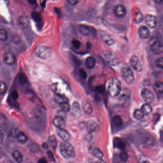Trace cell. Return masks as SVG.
Wrapping results in <instances>:
<instances>
[{
  "label": "cell",
  "instance_id": "cell-10",
  "mask_svg": "<svg viewBox=\"0 0 163 163\" xmlns=\"http://www.w3.org/2000/svg\"><path fill=\"white\" fill-rule=\"evenodd\" d=\"M133 21L137 24L141 23L143 20V16L141 12L138 8L134 9L132 12Z\"/></svg>",
  "mask_w": 163,
  "mask_h": 163
},
{
  "label": "cell",
  "instance_id": "cell-46",
  "mask_svg": "<svg viewBox=\"0 0 163 163\" xmlns=\"http://www.w3.org/2000/svg\"><path fill=\"white\" fill-rule=\"evenodd\" d=\"M38 163H48V162L44 158H41L38 161Z\"/></svg>",
  "mask_w": 163,
  "mask_h": 163
},
{
  "label": "cell",
  "instance_id": "cell-43",
  "mask_svg": "<svg viewBox=\"0 0 163 163\" xmlns=\"http://www.w3.org/2000/svg\"><path fill=\"white\" fill-rule=\"evenodd\" d=\"M79 72H80V75L81 76V77L83 79H85L87 78V73L86 72V71H85L82 68H81L79 70Z\"/></svg>",
  "mask_w": 163,
  "mask_h": 163
},
{
  "label": "cell",
  "instance_id": "cell-22",
  "mask_svg": "<svg viewBox=\"0 0 163 163\" xmlns=\"http://www.w3.org/2000/svg\"><path fill=\"white\" fill-rule=\"evenodd\" d=\"M86 67L89 69L94 68L96 65V60L92 57H89L87 58L85 61Z\"/></svg>",
  "mask_w": 163,
  "mask_h": 163
},
{
  "label": "cell",
  "instance_id": "cell-13",
  "mask_svg": "<svg viewBox=\"0 0 163 163\" xmlns=\"http://www.w3.org/2000/svg\"><path fill=\"white\" fill-rule=\"evenodd\" d=\"M138 35L142 39H147L150 35V31L148 28L145 26H141L138 29Z\"/></svg>",
  "mask_w": 163,
  "mask_h": 163
},
{
  "label": "cell",
  "instance_id": "cell-38",
  "mask_svg": "<svg viewBox=\"0 0 163 163\" xmlns=\"http://www.w3.org/2000/svg\"><path fill=\"white\" fill-rule=\"evenodd\" d=\"M72 109L74 113H79L80 112V107L79 103L77 102H74L72 105Z\"/></svg>",
  "mask_w": 163,
  "mask_h": 163
},
{
  "label": "cell",
  "instance_id": "cell-47",
  "mask_svg": "<svg viewBox=\"0 0 163 163\" xmlns=\"http://www.w3.org/2000/svg\"><path fill=\"white\" fill-rule=\"evenodd\" d=\"M95 163H106V162L104 160H102V159H100L97 160V161L95 162Z\"/></svg>",
  "mask_w": 163,
  "mask_h": 163
},
{
  "label": "cell",
  "instance_id": "cell-35",
  "mask_svg": "<svg viewBox=\"0 0 163 163\" xmlns=\"http://www.w3.org/2000/svg\"><path fill=\"white\" fill-rule=\"evenodd\" d=\"M120 159L123 161L125 162L127 161L128 159V154L125 151H123L121 152L120 155Z\"/></svg>",
  "mask_w": 163,
  "mask_h": 163
},
{
  "label": "cell",
  "instance_id": "cell-25",
  "mask_svg": "<svg viewBox=\"0 0 163 163\" xmlns=\"http://www.w3.org/2000/svg\"><path fill=\"white\" fill-rule=\"evenodd\" d=\"M153 88H154V90L156 93H158V94H162L163 93V84L162 82H156L154 84Z\"/></svg>",
  "mask_w": 163,
  "mask_h": 163
},
{
  "label": "cell",
  "instance_id": "cell-21",
  "mask_svg": "<svg viewBox=\"0 0 163 163\" xmlns=\"http://www.w3.org/2000/svg\"><path fill=\"white\" fill-rule=\"evenodd\" d=\"M12 156L14 159L18 163H21L24 160V156L21 154V152L15 150L12 153Z\"/></svg>",
  "mask_w": 163,
  "mask_h": 163
},
{
  "label": "cell",
  "instance_id": "cell-31",
  "mask_svg": "<svg viewBox=\"0 0 163 163\" xmlns=\"http://www.w3.org/2000/svg\"><path fill=\"white\" fill-rule=\"evenodd\" d=\"M113 121H114V123L115 124V125H116L118 127H120L123 124V121H122V118H121L120 116H115L114 117Z\"/></svg>",
  "mask_w": 163,
  "mask_h": 163
},
{
  "label": "cell",
  "instance_id": "cell-48",
  "mask_svg": "<svg viewBox=\"0 0 163 163\" xmlns=\"http://www.w3.org/2000/svg\"><path fill=\"white\" fill-rule=\"evenodd\" d=\"M139 163H150V162H149L148 161H147V160H141V161H140Z\"/></svg>",
  "mask_w": 163,
  "mask_h": 163
},
{
  "label": "cell",
  "instance_id": "cell-4",
  "mask_svg": "<svg viewBox=\"0 0 163 163\" xmlns=\"http://www.w3.org/2000/svg\"><path fill=\"white\" fill-rule=\"evenodd\" d=\"M35 55L41 59H47L51 56L52 50L46 46H39L35 50Z\"/></svg>",
  "mask_w": 163,
  "mask_h": 163
},
{
  "label": "cell",
  "instance_id": "cell-1",
  "mask_svg": "<svg viewBox=\"0 0 163 163\" xmlns=\"http://www.w3.org/2000/svg\"><path fill=\"white\" fill-rule=\"evenodd\" d=\"M122 91L120 81L116 77L110 79L108 84V91L112 97H118Z\"/></svg>",
  "mask_w": 163,
  "mask_h": 163
},
{
  "label": "cell",
  "instance_id": "cell-14",
  "mask_svg": "<svg viewBox=\"0 0 163 163\" xmlns=\"http://www.w3.org/2000/svg\"><path fill=\"white\" fill-rule=\"evenodd\" d=\"M79 31L82 35L85 36L91 35V34L93 32V30L91 27L85 25L79 26Z\"/></svg>",
  "mask_w": 163,
  "mask_h": 163
},
{
  "label": "cell",
  "instance_id": "cell-41",
  "mask_svg": "<svg viewBox=\"0 0 163 163\" xmlns=\"http://www.w3.org/2000/svg\"><path fill=\"white\" fill-rule=\"evenodd\" d=\"M95 91L98 93L103 94L104 92V88L102 85L97 86L95 88Z\"/></svg>",
  "mask_w": 163,
  "mask_h": 163
},
{
  "label": "cell",
  "instance_id": "cell-20",
  "mask_svg": "<svg viewBox=\"0 0 163 163\" xmlns=\"http://www.w3.org/2000/svg\"><path fill=\"white\" fill-rule=\"evenodd\" d=\"M131 96V92L130 90L128 89H124L123 91H121L118 97H119V99L121 100H126L130 98Z\"/></svg>",
  "mask_w": 163,
  "mask_h": 163
},
{
  "label": "cell",
  "instance_id": "cell-51",
  "mask_svg": "<svg viewBox=\"0 0 163 163\" xmlns=\"http://www.w3.org/2000/svg\"><path fill=\"white\" fill-rule=\"evenodd\" d=\"M75 163V162H70V163Z\"/></svg>",
  "mask_w": 163,
  "mask_h": 163
},
{
  "label": "cell",
  "instance_id": "cell-36",
  "mask_svg": "<svg viewBox=\"0 0 163 163\" xmlns=\"http://www.w3.org/2000/svg\"><path fill=\"white\" fill-rule=\"evenodd\" d=\"M156 66L158 68L162 69L163 68V58L162 57L158 58L156 61Z\"/></svg>",
  "mask_w": 163,
  "mask_h": 163
},
{
  "label": "cell",
  "instance_id": "cell-32",
  "mask_svg": "<svg viewBox=\"0 0 163 163\" xmlns=\"http://www.w3.org/2000/svg\"><path fill=\"white\" fill-rule=\"evenodd\" d=\"M7 91V86L4 82L0 81V94H4Z\"/></svg>",
  "mask_w": 163,
  "mask_h": 163
},
{
  "label": "cell",
  "instance_id": "cell-45",
  "mask_svg": "<svg viewBox=\"0 0 163 163\" xmlns=\"http://www.w3.org/2000/svg\"><path fill=\"white\" fill-rule=\"evenodd\" d=\"M67 2H68L70 5H75L79 2V1H76V0H69V1H67Z\"/></svg>",
  "mask_w": 163,
  "mask_h": 163
},
{
  "label": "cell",
  "instance_id": "cell-16",
  "mask_svg": "<svg viewBox=\"0 0 163 163\" xmlns=\"http://www.w3.org/2000/svg\"><path fill=\"white\" fill-rule=\"evenodd\" d=\"M83 110L85 114L87 115H91L93 112L92 106L91 103L87 100H84L82 103Z\"/></svg>",
  "mask_w": 163,
  "mask_h": 163
},
{
  "label": "cell",
  "instance_id": "cell-39",
  "mask_svg": "<svg viewBox=\"0 0 163 163\" xmlns=\"http://www.w3.org/2000/svg\"><path fill=\"white\" fill-rule=\"evenodd\" d=\"M49 143L51 146L54 149L56 148L57 147V141L54 136H51L50 138Z\"/></svg>",
  "mask_w": 163,
  "mask_h": 163
},
{
  "label": "cell",
  "instance_id": "cell-11",
  "mask_svg": "<svg viewBox=\"0 0 163 163\" xmlns=\"http://www.w3.org/2000/svg\"><path fill=\"white\" fill-rule=\"evenodd\" d=\"M146 23L150 28H155L157 24L156 18L153 15H147L146 18Z\"/></svg>",
  "mask_w": 163,
  "mask_h": 163
},
{
  "label": "cell",
  "instance_id": "cell-8",
  "mask_svg": "<svg viewBox=\"0 0 163 163\" xmlns=\"http://www.w3.org/2000/svg\"><path fill=\"white\" fill-rule=\"evenodd\" d=\"M130 63L132 67L138 72H140L142 70V67L140 60L137 56L133 55L130 58Z\"/></svg>",
  "mask_w": 163,
  "mask_h": 163
},
{
  "label": "cell",
  "instance_id": "cell-15",
  "mask_svg": "<svg viewBox=\"0 0 163 163\" xmlns=\"http://www.w3.org/2000/svg\"><path fill=\"white\" fill-rule=\"evenodd\" d=\"M86 129L89 133H92L96 131L98 128V125L93 121H89L86 124Z\"/></svg>",
  "mask_w": 163,
  "mask_h": 163
},
{
  "label": "cell",
  "instance_id": "cell-42",
  "mask_svg": "<svg viewBox=\"0 0 163 163\" xmlns=\"http://www.w3.org/2000/svg\"><path fill=\"white\" fill-rule=\"evenodd\" d=\"M12 98L14 100H16L19 97V94L16 90H13L11 93Z\"/></svg>",
  "mask_w": 163,
  "mask_h": 163
},
{
  "label": "cell",
  "instance_id": "cell-49",
  "mask_svg": "<svg viewBox=\"0 0 163 163\" xmlns=\"http://www.w3.org/2000/svg\"><path fill=\"white\" fill-rule=\"evenodd\" d=\"M155 2H156V3H158V4H161V3L163 2L162 1H159V0H158V1H155Z\"/></svg>",
  "mask_w": 163,
  "mask_h": 163
},
{
  "label": "cell",
  "instance_id": "cell-28",
  "mask_svg": "<svg viewBox=\"0 0 163 163\" xmlns=\"http://www.w3.org/2000/svg\"><path fill=\"white\" fill-rule=\"evenodd\" d=\"M92 154L94 157L99 159H102L103 154L102 151L99 148H95L92 150Z\"/></svg>",
  "mask_w": 163,
  "mask_h": 163
},
{
  "label": "cell",
  "instance_id": "cell-27",
  "mask_svg": "<svg viewBox=\"0 0 163 163\" xmlns=\"http://www.w3.org/2000/svg\"><path fill=\"white\" fill-rule=\"evenodd\" d=\"M8 38V34L7 31L5 29L1 28L0 29V40L5 41Z\"/></svg>",
  "mask_w": 163,
  "mask_h": 163
},
{
  "label": "cell",
  "instance_id": "cell-24",
  "mask_svg": "<svg viewBox=\"0 0 163 163\" xmlns=\"http://www.w3.org/2000/svg\"><path fill=\"white\" fill-rule=\"evenodd\" d=\"M16 138L18 141L21 143H26L28 140L27 135L22 132L18 133L16 135Z\"/></svg>",
  "mask_w": 163,
  "mask_h": 163
},
{
  "label": "cell",
  "instance_id": "cell-29",
  "mask_svg": "<svg viewBox=\"0 0 163 163\" xmlns=\"http://www.w3.org/2000/svg\"><path fill=\"white\" fill-rule=\"evenodd\" d=\"M114 144L115 146L120 149H124L125 148V145L124 144L123 142L120 139L116 138L114 140Z\"/></svg>",
  "mask_w": 163,
  "mask_h": 163
},
{
  "label": "cell",
  "instance_id": "cell-33",
  "mask_svg": "<svg viewBox=\"0 0 163 163\" xmlns=\"http://www.w3.org/2000/svg\"><path fill=\"white\" fill-rule=\"evenodd\" d=\"M19 82L21 85H25L27 82V77L25 73H21L19 77Z\"/></svg>",
  "mask_w": 163,
  "mask_h": 163
},
{
  "label": "cell",
  "instance_id": "cell-2",
  "mask_svg": "<svg viewBox=\"0 0 163 163\" xmlns=\"http://www.w3.org/2000/svg\"><path fill=\"white\" fill-rule=\"evenodd\" d=\"M61 155L66 159H71L75 157V151L73 147L67 142H63L60 146Z\"/></svg>",
  "mask_w": 163,
  "mask_h": 163
},
{
  "label": "cell",
  "instance_id": "cell-9",
  "mask_svg": "<svg viewBox=\"0 0 163 163\" xmlns=\"http://www.w3.org/2000/svg\"><path fill=\"white\" fill-rule=\"evenodd\" d=\"M3 60L7 65H13L16 62V56L12 52H7L3 55Z\"/></svg>",
  "mask_w": 163,
  "mask_h": 163
},
{
  "label": "cell",
  "instance_id": "cell-23",
  "mask_svg": "<svg viewBox=\"0 0 163 163\" xmlns=\"http://www.w3.org/2000/svg\"><path fill=\"white\" fill-rule=\"evenodd\" d=\"M142 112L144 115H148L151 114L152 112V107L148 103H145L143 104L141 107Z\"/></svg>",
  "mask_w": 163,
  "mask_h": 163
},
{
  "label": "cell",
  "instance_id": "cell-37",
  "mask_svg": "<svg viewBox=\"0 0 163 163\" xmlns=\"http://www.w3.org/2000/svg\"><path fill=\"white\" fill-rule=\"evenodd\" d=\"M32 17L34 19L36 22H41L42 19L41 17V16H40L39 13L37 12H34L32 13Z\"/></svg>",
  "mask_w": 163,
  "mask_h": 163
},
{
  "label": "cell",
  "instance_id": "cell-6",
  "mask_svg": "<svg viewBox=\"0 0 163 163\" xmlns=\"http://www.w3.org/2000/svg\"><path fill=\"white\" fill-rule=\"evenodd\" d=\"M141 96L143 100L148 104L152 103L155 100L154 94L151 91L146 88H144L142 90Z\"/></svg>",
  "mask_w": 163,
  "mask_h": 163
},
{
  "label": "cell",
  "instance_id": "cell-40",
  "mask_svg": "<svg viewBox=\"0 0 163 163\" xmlns=\"http://www.w3.org/2000/svg\"><path fill=\"white\" fill-rule=\"evenodd\" d=\"M72 42V44L75 49H78L81 48V43L80 42V41L78 40H73Z\"/></svg>",
  "mask_w": 163,
  "mask_h": 163
},
{
  "label": "cell",
  "instance_id": "cell-3",
  "mask_svg": "<svg viewBox=\"0 0 163 163\" xmlns=\"http://www.w3.org/2000/svg\"><path fill=\"white\" fill-rule=\"evenodd\" d=\"M123 79L128 84H133L135 81V76L131 68L129 67L124 66L121 70Z\"/></svg>",
  "mask_w": 163,
  "mask_h": 163
},
{
  "label": "cell",
  "instance_id": "cell-18",
  "mask_svg": "<svg viewBox=\"0 0 163 163\" xmlns=\"http://www.w3.org/2000/svg\"><path fill=\"white\" fill-rule=\"evenodd\" d=\"M57 133L60 138L62 139L64 142H67L70 139L69 133L64 129H58Z\"/></svg>",
  "mask_w": 163,
  "mask_h": 163
},
{
  "label": "cell",
  "instance_id": "cell-7",
  "mask_svg": "<svg viewBox=\"0 0 163 163\" xmlns=\"http://www.w3.org/2000/svg\"><path fill=\"white\" fill-rule=\"evenodd\" d=\"M127 13L126 8L122 4L116 5L114 7V14L116 17L122 18L124 17Z\"/></svg>",
  "mask_w": 163,
  "mask_h": 163
},
{
  "label": "cell",
  "instance_id": "cell-50",
  "mask_svg": "<svg viewBox=\"0 0 163 163\" xmlns=\"http://www.w3.org/2000/svg\"><path fill=\"white\" fill-rule=\"evenodd\" d=\"M2 65V61L0 60V67Z\"/></svg>",
  "mask_w": 163,
  "mask_h": 163
},
{
  "label": "cell",
  "instance_id": "cell-30",
  "mask_svg": "<svg viewBox=\"0 0 163 163\" xmlns=\"http://www.w3.org/2000/svg\"><path fill=\"white\" fill-rule=\"evenodd\" d=\"M144 114L142 112V110L139 109H136L134 110L133 113V116L134 118L137 120H141L144 117Z\"/></svg>",
  "mask_w": 163,
  "mask_h": 163
},
{
  "label": "cell",
  "instance_id": "cell-19",
  "mask_svg": "<svg viewBox=\"0 0 163 163\" xmlns=\"http://www.w3.org/2000/svg\"><path fill=\"white\" fill-rule=\"evenodd\" d=\"M54 100L59 105L68 102L67 98L65 95L62 94H55L54 96Z\"/></svg>",
  "mask_w": 163,
  "mask_h": 163
},
{
  "label": "cell",
  "instance_id": "cell-44",
  "mask_svg": "<svg viewBox=\"0 0 163 163\" xmlns=\"http://www.w3.org/2000/svg\"><path fill=\"white\" fill-rule=\"evenodd\" d=\"M12 41L16 44H19L20 42V39L17 35H15L12 37Z\"/></svg>",
  "mask_w": 163,
  "mask_h": 163
},
{
  "label": "cell",
  "instance_id": "cell-17",
  "mask_svg": "<svg viewBox=\"0 0 163 163\" xmlns=\"http://www.w3.org/2000/svg\"><path fill=\"white\" fill-rule=\"evenodd\" d=\"M100 37L102 40L108 45H112L115 43L114 40L109 35L102 33L100 34Z\"/></svg>",
  "mask_w": 163,
  "mask_h": 163
},
{
  "label": "cell",
  "instance_id": "cell-5",
  "mask_svg": "<svg viewBox=\"0 0 163 163\" xmlns=\"http://www.w3.org/2000/svg\"><path fill=\"white\" fill-rule=\"evenodd\" d=\"M150 48L153 53L156 55H160L163 52V44L158 39H154L152 41Z\"/></svg>",
  "mask_w": 163,
  "mask_h": 163
},
{
  "label": "cell",
  "instance_id": "cell-34",
  "mask_svg": "<svg viewBox=\"0 0 163 163\" xmlns=\"http://www.w3.org/2000/svg\"><path fill=\"white\" fill-rule=\"evenodd\" d=\"M59 105H60V108H61L63 112H68L70 110V106L68 102L60 104Z\"/></svg>",
  "mask_w": 163,
  "mask_h": 163
},
{
  "label": "cell",
  "instance_id": "cell-12",
  "mask_svg": "<svg viewBox=\"0 0 163 163\" xmlns=\"http://www.w3.org/2000/svg\"><path fill=\"white\" fill-rule=\"evenodd\" d=\"M53 122L55 126L58 129H64L66 126V122L61 117H55Z\"/></svg>",
  "mask_w": 163,
  "mask_h": 163
},
{
  "label": "cell",
  "instance_id": "cell-26",
  "mask_svg": "<svg viewBox=\"0 0 163 163\" xmlns=\"http://www.w3.org/2000/svg\"><path fill=\"white\" fill-rule=\"evenodd\" d=\"M18 23L20 26L22 28H26L29 25V20L26 17L21 16V17L19 18Z\"/></svg>",
  "mask_w": 163,
  "mask_h": 163
}]
</instances>
